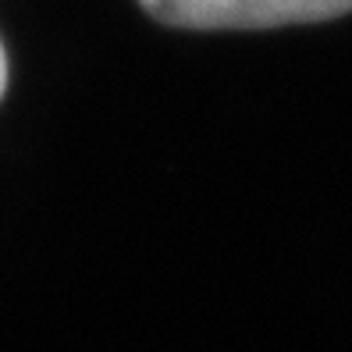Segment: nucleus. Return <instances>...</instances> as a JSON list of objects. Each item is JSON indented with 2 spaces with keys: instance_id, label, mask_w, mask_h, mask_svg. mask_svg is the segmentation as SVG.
Wrapping results in <instances>:
<instances>
[{
  "instance_id": "1",
  "label": "nucleus",
  "mask_w": 352,
  "mask_h": 352,
  "mask_svg": "<svg viewBox=\"0 0 352 352\" xmlns=\"http://www.w3.org/2000/svg\"><path fill=\"white\" fill-rule=\"evenodd\" d=\"M175 29H278L327 22L352 11V0H139Z\"/></svg>"
},
{
  "instance_id": "2",
  "label": "nucleus",
  "mask_w": 352,
  "mask_h": 352,
  "mask_svg": "<svg viewBox=\"0 0 352 352\" xmlns=\"http://www.w3.org/2000/svg\"><path fill=\"white\" fill-rule=\"evenodd\" d=\"M8 89V54H4V43H0V96Z\"/></svg>"
}]
</instances>
